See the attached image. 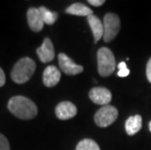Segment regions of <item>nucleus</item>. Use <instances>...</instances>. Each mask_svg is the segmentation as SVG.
Returning a JSON list of instances; mask_svg holds the SVG:
<instances>
[{"instance_id":"6ab92c4d","label":"nucleus","mask_w":151,"mask_h":150,"mask_svg":"<svg viewBox=\"0 0 151 150\" xmlns=\"http://www.w3.org/2000/svg\"><path fill=\"white\" fill-rule=\"evenodd\" d=\"M146 77H147V80L151 83V58L148 60L147 65H146Z\"/></svg>"},{"instance_id":"39448f33","label":"nucleus","mask_w":151,"mask_h":150,"mask_svg":"<svg viewBox=\"0 0 151 150\" xmlns=\"http://www.w3.org/2000/svg\"><path fill=\"white\" fill-rule=\"evenodd\" d=\"M118 117V110L116 107L112 105H104L101 107L95 114V123L96 125L105 128L113 124Z\"/></svg>"},{"instance_id":"412c9836","label":"nucleus","mask_w":151,"mask_h":150,"mask_svg":"<svg viewBox=\"0 0 151 150\" xmlns=\"http://www.w3.org/2000/svg\"><path fill=\"white\" fill-rule=\"evenodd\" d=\"M6 82V77H5V73L3 71V69L0 67V87L5 85Z\"/></svg>"},{"instance_id":"1a4fd4ad","label":"nucleus","mask_w":151,"mask_h":150,"mask_svg":"<svg viewBox=\"0 0 151 150\" xmlns=\"http://www.w3.org/2000/svg\"><path fill=\"white\" fill-rule=\"evenodd\" d=\"M77 114V107L70 101H62L56 106V116L60 120L71 119Z\"/></svg>"},{"instance_id":"0eeeda50","label":"nucleus","mask_w":151,"mask_h":150,"mask_svg":"<svg viewBox=\"0 0 151 150\" xmlns=\"http://www.w3.org/2000/svg\"><path fill=\"white\" fill-rule=\"evenodd\" d=\"M59 63L60 69L67 75H77L84 70L82 65H76L68 56L63 53L59 55Z\"/></svg>"},{"instance_id":"9d476101","label":"nucleus","mask_w":151,"mask_h":150,"mask_svg":"<svg viewBox=\"0 0 151 150\" xmlns=\"http://www.w3.org/2000/svg\"><path fill=\"white\" fill-rule=\"evenodd\" d=\"M27 24L31 30L34 31V32H39L40 30H42L44 27V22L42 20V17H41L39 9L33 7L29 8L27 10Z\"/></svg>"},{"instance_id":"20e7f679","label":"nucleus","mask_w":151,"mask_h":150,"mask_svg":"<svg viewBox=\"0 0 151 150\" xmlns=\"http://www.w3.org/2000/svg\"><path fill=\"white\" fill-rule=\"evenodd\" d=\"M102 23H104V42L108 43L113 40L119 33L121 28V22L116 14H114V13H107V14L104 15Z\"/></svg>"},{"instance_id":"2eb2a0df","label":"nucleus","mask_w":151,"mask_h":150,"mask_svg":"<svg viewBox=\"0 0 151 150\" xmlns=\"http://www.w3.org/2000/svg\"><path fill=\"white\" fill-rule=\"evenodd\" d=\"M38 9H39V11H40L41 17H42L44 24H46L48 25H52L56 23L58 16H59L58 13L50 11L49 9H47L46 7H44V6H41V7H39Z\"/></svg>"},{"instance_id":"f03ea898","label":"nucleus","mask_w":151,"mask_h":150,"mask_svg":"<svg viewBox=\"0 0 151 150\" xmlns=\"http://www.w3.org/2000/svg\"><path fill=\"white\" fill-rule=\"evenodd\" d=\"M36 68L35 62L28 57L22 58L16 62L11 71V78L17 84H24L32 77Z\"/></svg>"},{"instance_id":"4be33fe9","label":"nucleus","mask_w":151,"mask_h":150,"mask_svg":"<svg viewBox=\"0 0 151 150\" xmlns=\"http://www.w3.org/2000/svg\"><path fill=\"white\" fill-rule=\"evenodd\" d=\"M149 131H150V132H151V121H150V122H149Z\"/></svg>"},{"instance_id":"ddd939ff","label":"nucleus","mask_w":151,"mask_h":150,"mask_svg":"<svg viewBox=\"0 0 151 150\" xmlns=\"http://www.w3.org/2000/svg\"><path fill=\"white\" fill-rule=\"evenodd\" d=\"M142 126V118L140 115L130 116L125 123V129L126 133L129 136L136 135L137 132H139Z\"/></svg>"},{"instance_id":"f8f14e48","label":"nucleus","mask_w":151,"mask_h":150,"mask_svg":"<svg viewBox=\"0 0 151 150\" xmlns=\"http://www.w3.org/2000/svg\"><path fill=\"white\" fill-rule=\"evenodd\" d=\"M87 20H88V24L93 31L95 42L97 43L99 40H101L104 37V23L95 15H91L89 17H87Z\"/></svg>"},{"instance_id":"dca6fc26","label":"nucleus","mask_w":151,"mask_h":150,"mask_svg":"<svg viewBox=\"0 0 151 150\" xmlns=\"http://www.w3.org/2000/svg\"><path fill=\"white\" fill-rule=\"evenodd\" d=\"M75 150H101L99 146L95 140L91 139H84L78 142Z\"/></svg>"},{"instance_id":"aec40b11","label":"nucleus","mask_w":151,"mask_h":150,"mask_svg":"<svg viewBox=\"0 0 151 150\" xmlns=\"http://www.w3.org/2000/svg\"><path fill=\"white\" fill-rule=\"evenodd\" d=\"M104 2H105L104 0H89V4L96 6V7L101 6L102 4H104Z\"/></svg>"},{"instance_id":"4468645a","label":"nucleus","mask_w":151,"mask_h":150,"mask_svg":"<svg viewBox=\"0 0 151 150\" xmlns=\"http://www.w3.org/2000/svg\"><path fill=\"white\" fill-rule=\"evenodd\" d=\"M65 13L74 16H80V17H89L91 15H94L92 9L89 8L85 4H83V3H74V4H71L69 7H67L65 9Z\"/></svg>"},{"instance_id":"7ed1b4c3","label":"nucleus","mask_w":151,"mask_h":150,"mask_svg":"<svg viewBox=\"0 0 151 150\" xmlns=\"http://www.w3.org/2000/svg\"><path fill=\"white\" fill-rule=\"evenodd\" d=\"M98 70L102 77H108L116 68V60L112 51L106 47H102L98 51Z\"/></svg>"},{"instance_id":"423d86ee","label":"nucleus","mask_w":151,"mask_h":150,"mask_svg":"<svg viewBox=\"0 0 151 150\" xmlns=\"http://www.w3.org/2000/svg\"><path fill=\"white\" fill-rule=\"evenodd\" d=\"M89 98L96 104L99 105H108L111 101L112 95L111 92L104 87H95L89 92Z\"/></svg>"},{"instance_id":"f257e3e1","label":"nucleus","mask_w":151,"mask_h":150,"mask_svg":"<svg viewBox=\"0 0 151 150\" xmlns=\"http://www.w3.org/2000/svg\"><path fill=\"white\" fill-rule=\"evenodd\" d=\"M8 109L14 116L22 120H29L36 117L38 109L36 104L24 95H16L8 101Z\"/></svg>"},{"instance_id":"6e6552de","label":"nucleus","mask_w":151,"mask_h":150,"mask_svg":"<svg viewBox=\"0 0 151 150\" xmlns=\"http://www.w3.org/2000/svg\"><path fill=\"white\" fill-rule=\"evenodd\" d=\"M36 54L39 60L43 63L52 62L55 58V48L50 38L46 37L43 41L42 45L37 48Z\"/></svg>"},{"instance_id":"9b49d317","label":"nucleus","mask_w":151,"mask_h":150,"mask_svg":"<svg viewBox=\"0 0 151 150\" xmlns=\"http://www.w3.org/2000/svg\"><path fill=\"white\" fill-rule=\"evenodd\" d=\"M60 80V71L55 65H49L43 72V83L46 87H54Z\"/></svg>"},{"instance_id":"a211bd4d","label":"nucleus","mask_w":151,"mask_h":150,"mask_svg":"<svg viewBox=\"0 0 151 150\" xmlns=\"http://www.w3.org/2000/svg\"><path fill=\"white\" fill-rule=\"evenodd\" d=\"M0 150H11L10 143L2 133H0Z\"/></svg>"},{"instance_id":"f3484780","label":"nucleus","mask_w":151,"mask_h":150,"mask_svg":"<svg viewBox=\"0 0 151 150\" xmlns=\"http://www.w3.org/2000/svg\"><path fill=\"white\" fill-rule=\"evenodd\" d=\"M117 67L119 69V71L117 73V75L119 76V77H127V76L130 74V70H129V68L127 67L126 62H119Z\"/></svg>"}]
</instances>
